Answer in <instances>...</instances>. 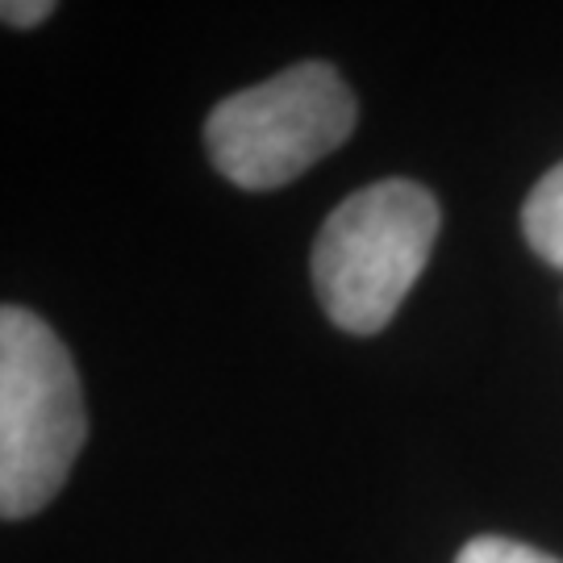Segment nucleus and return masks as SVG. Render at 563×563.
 Returning a JSON list of instances; mask_svg holds the SVG:
<instances>
[{"instance_id": "obj_1", "label": "nucleus", "mask_w": 563, "mask_h": 563, "mask_svg": "<svg viewBox=\"0 0 563 563\" xmlns=\"http://www.w3.org/2000/svg\"><path fill=\"white\" fill-rule=\"evenodd\" d=\"M88 422L76 363L38 313L0 309V514H38L63 488Z\"/></svg>"}, {"instance_id": "obj_2", "label": "nucleus", "mask_w": 563, "mask_h": 563, "mask_svg": "<svg viewBox=\"0 0 563 563\" xmlns=\"http://www.w3.org/2000/svg\"><path fill=\"white\" fill-rule=\"evenodd\" d=\"M439 239V201L413 180L351 192L313 242V288L330 322L376 334L418 284Z\"/></svg>"}, {"instance_id": "obj_3", "label": "nucleus", "mask_w": 563, "mask_h": 563, "mask_svg": "<svg viewBox=\"0 0 563 563\" xmlns=\"http://www.w3.org/2000/svg\"><path fill=\"white\" fill-rule=\"evenodd\" d=\"M355 97L330 63H297L225 97L205 121L209 159L230 184L267 192L355 134Z\"/></svg>"}, {"instance_id": "obj_4", "label": "nucleus", "mask_w": 563, "mask_h": 563, "mask_svg": "<svg viewBox=\"0 0 563 563\" xmlns=\"http://www.w3.org/2000/svg\"><path fill=\"white\" fill-rule=\"evenodd\" d=\"M522 234L539 260L563 272V163L530 188L522 205Z\"/></svg>"}, {"instance_id": "obj_5", "label": "nucleus", "mask_w": 563, "mask_h": 563, "mask_svg": "<svg viewBox=\"0 0 563 563\" xmlns=\"http://www.w3.org/2000/svg\"><path fill=\"white\" fill-rule=\"evenodd\" d=\"M455 563H563L547 551L518 543V539H501V534H481L472 543H463V551L455 555Z\"/></svg>"}, {"instance_id": "obj_6", "label": "nucleus", "mask_w": 563, "mask_h": 563, "mask_svg": "<svg viewBox=\"0 0 563 563\" xmlns=\"http://www.w3.org/2000/svg\"><path fill=\"white\" fill-rule=\"evenodd\" d=\"M55 13V4L51 0H4L0 4V18L9 21V25H18V30H30V25H38Z\"/></svg>"}]
</instances>
